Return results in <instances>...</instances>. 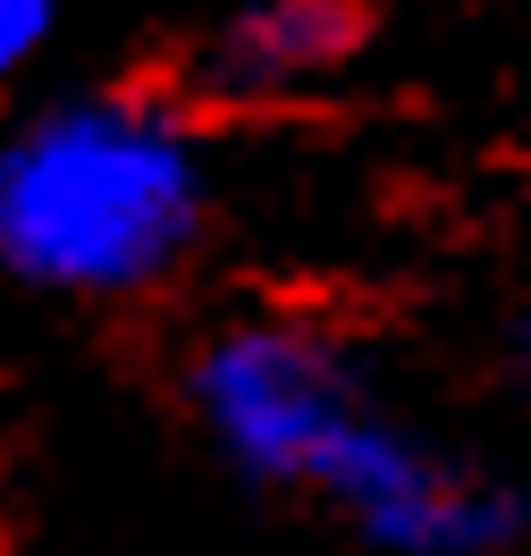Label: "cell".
<instances>
[{
  "mask_svg": "<svg viewBox=\"0 0 531 556\" xmlns=\"http://www.w3.org/2000/svg\"><path fill=\"white\" fill-rule=\"evenodd\" d=\"M177 414L212 464L329 515L363 556H515L531 540V489L422 430L313 313L262 304L194 329Z\"/></svg>",
  "mask_w": 531,
  "mask_h": 556,
  "instance_id": "obj_1",
  "label": "cell"
},
{
  "mask_svg": "<svg viewBox=\"0 0 531 556\" xmlns=\"http://www.w3.org/2000/svg\"><path fill=\"white\" fill-rule=\"evenodd\" d=\"M219 228V118L161 85L51 93L0 118V278L118 313L203 262Z\"/></svg>",
  "mask_w": 531,
  "mask_h": 556,
  "instance_id": "obj_2",
  "label": "cell"
},
{
  "mask_svg": "<svg viewBox=\"0 0 531 556\" xmlns=\"http://www.w3.org/2000/svg\"><path fill=\"white\" fill-rule=\"evenodd\" d=\"M371 26H380L371 0H237L177 51L169 85L212 118L287 110L338 85L371 51Z\"/></svg>",
  "mask_w": 531,
  "mask_h": 556,
  "instance_id": "obj_3",
  "label": "cell"
},
{
  "mask_svg": "<svg viewBox=\"0 0 531 556\" xmlns=\"http://www.w3.org/2000/svg\"><path fill=\"white\" fill-rule=\"evenodd\" d=\"M60 35V0H0V85L26 76Z\"/></svg>",
  "mask_w": 531,
  "mask_h": 556,
  "instance_id": "obj_4",
  "label": "cell"
},
{
  "mask_svg": "<svg viewBox=\"0 0 531 556\" xmlns=\"http://www.w3.org/2000/svg\"><path fill=\"white\" fill-rule=\"evenodd\" d=\"M497 363H506V380H515V396H523V414H531V295L497 329Z\"/></svg>",
  "mask_w": 531,
  "mask_h": 556,
  "instance_id": "obj_5",
  "label": "cell"
}]
</instances>
